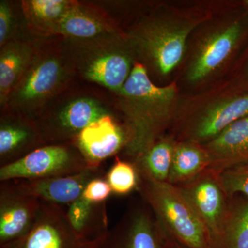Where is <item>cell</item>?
I'll return each instance as SVG.
<instances>
[{"mask_svg":"<svg viewBox=\"0 0 248 248\" xmlns=\"http://www.w3.org/2000/svg\"><path fill=\"white\" fill-rule=\"evenodd\" d=\"M210 156V169L216 172L248 161V115L202 145Z\"/></svg>","mask_w":248,"mask_h":248,"instance_id":"cell-13","label":"cell"},{"mask_svg":"<svg viewBox=\"0 0 248 248\" xmlns=\"http://www.w3.org/2000/svg\"><path fill=\"white\" fill-rule=\"evenodd\" d=\"M176 143L169 138H160L153 146L135 161L137 170L155 180L168 182Z\"/></svg>","mask_w":248,"mask_h":248,"instance_id":"cell-23","label":"cell"},{"mask_svg":"<svg viewBox=\"0 0 248 248\" xmlns=\"http://www.w3.org/2000/svg\"><path fill=\"white\" fill-rule=\"evenodd\" d=\"M134 65L130 52L115 48L99 54L90 60L84 73L90 81L117 93L131 74Z\"/></svg>","mask_w":248,"mask_h":248,"instance_id":"cell-14","label":"cell"},{"mask_svg":"<svg viewBox=\"0 0 248 248\" xmlns=\"http://www.w3.org/2000/svg\"><path fill=\"white\" fill-rule=\"evenodd\" d=\"M12 25V11L6 1L0 3V45L2 46L9 37Z\"/></svg>","mask_w":248,"mask_h":248,"instance_id":"cell-28","label":"cell"},{"mask_svg":"<svg viewBox=\"0 0 248 248\" xmlns=\"http://www.w3.org/2000/svg\"><path fill=\"white\" fill-rule=\"evenodd\" d=\"M17 85L16 98L24 104L42 100L58 87L63 77L58 59L48 57L33 63Z\"/></svg>","mask_w":248,"mask_h":248,"instance_id":"cell-15","label":"cell"},{"mask_svg":"<svg viewBox=\"0 0 248 248\" xmlns=\"http://www.w3.org/2000/svg\"><path fill=\"white\" fill-rule=\"evenodd\" d=\"M117 94L126 122L125 151L136 161L161 138L169 125L177 104V86L153 84L146 68L137 62Z\"/></svg>","mask_w":248,"mask_h":248,"instance_id":"cell-1","label":"cell"},{"mask_svg":"<svg viewBox=\"0 0 248 248\" xmlns=\"http://www.w3.org/2000/svg\"><path fill=\"white\" fill-rule=\"evenodd\" d=\"M111 32L110 27L95 15L73 1L55 26L53 33L73 38L93 39Z\"/></svg>","mask_w":248,"mask_h":248,"instance_id":"cell-22","label":"cell"},{"mask_svg":"<svg viewBox=\"0 0 248 248\" xmlns=\"http://www.w3.org/2000/svg\"><path fill=\"white\" fill-rule=\"evenodd\" d=\"M217 174L228 198L239 194L248 197V161L217 172Z\"/></svg>","mask_w":248,"mask_h":248,"instance_id":"cell-26","label":"cell"},{"mask_svg":"<svg viewBox=\"0 0 248 248\" xmlns=\"http://www.w3.org/2000/svg\"><path fill=\"white\" fill-rule=\"evenodd\" d=\"M248 115V94L218 101L205 108L196 121L191 130V141L202 145L208 143Z\"/></svg>","mask_w":248,"mask_h":248,"instance_id":"cell-12","label":"cell"},{"mask_svg":"<svg viewBox=\"0 0 248 248\" xmlns=\"http://www.w3.org/2000/svg\"><path fill=\"white\" fill-rule=\"evenodd\" d=\"M91 169L76 148L52 143L42 146L22 159L0 167V182L36 180L72 175Z\"/></svg>","mask_w":248,"mask_h":248,"instance_id":"cell-4","label":"cell"},{"mask_svg":"<svg viewBox=\"0 0 248 248\" xmlns=\"http://www.w3.org/2000/svg\"><path fill=\"white\" fill-rule=\"evenodd\" d=\"M112 190L105 175L92 179L85 187L81 197L92 203H106Z\"/></svg>","mask_w":248,"mask_h":248,"instance_id":"cell-27","label":"cell"},{"mask_svg":"<svg viewBox=\"0 0 248 248\" xmlns=\"http://www.w3.org/2000/svg\"><path fill=\"white\" fill-rule=\"evenodd\" d=\"M67 207V220L81 239L94 241L107 236L110 229L106 203H92L81 197Z\"/></svg>","mask_w":248,"mask_h":248,"instance_id":"cell-17","label":"cell"},{"mask_svg":"<svg viewBox=\"0 0 248 248\" xmlns=\"http://www.w3.org/2000/svg\"><path fill=\"white\" fill-rule=\"evenodd\" d=\"M245 4H246L248 7V1H245Z\"/></svg>","mask_w":248,"mask_h":248,"instance_id":"cell-29","label":"cell"},{"mask_svg":"<svg viewBox=\"0 0 248 248\" xmlns=\"http://www.w3.org/2000/svg\"><path fill=\"white\" fill-rule=\"evenodd\" d=\"M126 143V131L108 114L90 124L76 138V146L91 169H99L104 160L118 153Z\"/></svg>","mask_w":248,"mask_h":248,"instance_id":"cell-10","label":"cell"},{"mask_svg":"<svg viewBox=\"0 0 248 248\" xmlns=\"http://www.w3.org/2000/svg\"><path fill=\"white\" fill-rule=\"evenodd\" d=\"M138 172L139 190L161 230L187 248H213L210 232L179 186Z\"/></svg>","mask_w":248,"mask_h":248,"instance_id":"cell-2","label":"cell"},{"mask_svg":"<svg viewBox=\"0 0 248 248\" xmlns=\"http://www.w3.org/2000/svg\"><path fill=\"white\" fill-rule=\"evenodd\" d=\"M32 52L27 45L11 43L0 55V102L4 104L31 63Z\"/></svg>","mask_w":248,"mask_h":248,"instance_id":"cell-21","label":"cell"},{"mask_svg":"<svg viewBox=\"0 0 248 248\" xmlns=\"http://www.w3.org/2000/svg\"><path fill=\"white\" fill-rule=\"evenodd\" d=\"M179 248V247H175V248Z\"/></svg>","mask_w":248,"mask_h":248,"instance_id":"cell-30","label":"cell"},{"mask_svg":"<svg viewBox=\"0 0 248 248\" xmlns=\"http://www.w3.org/2000/svg\"><path fill=\"white\" fill-rule=\"evenodd\" d=\"M102 176L104 172L99 168L63 177L12 182L23 193L42 202L67 206L81 197L89 182Z\"/></svg>","mask_w":248,"mask_h":248,"instance_id":"cell-11","label":"cell"},{"mask_svg":"<svg viewBox=\"0 0 248 248\" xmlns=\"http://www.w3.org/2000/svg\"><path fill=\"white\" fill-rule=\"evenodd\" d=\"M213 248H248V197L229 198Z\"/></svg>","mask_w":248,"mask_h":248,"instance_id":"cell-19","label":"cell"},{"mask_svg":"<svg viewBox=\"0 0 248 248\" xmlns=\"http://www.w3.org/2000/svg\"><path fill=\"white\" fill-rule=\"evenodd\" d=\"M104 238L94 241L81 239L70 226L63 206L42 202L29 232L0 248H98Z\"/></svg>","mask_w":248,"mask_h":248,"instance_id":"cell-5","label":"cell"},{"mask_svg":"<svg viewBox=\"0 0 248 248\" xmlns=\"http://www.w3.org/2000/svg\"><path fill=\"white\" fill-rule=\"evenodd\" d=\"M179 187L210 232L213 248L229 200L218 182L217 172L207 170Z\"/></svg>","mask_w":248,"mask_h":248,"instance_id":"cell-7","label":"cell"},{"mask_svg":"<svg viewBox=\"0 0 248 248\" xmlns=\"http://www.w3.org/2000/svg\"><path fill=\"white\" fill-rule=\"evenodd\" d=\"M151 213L145 205H133L98 248H164L161 228Z\"/></svg>","mask_w":248,"mask_h":248,"instance_id":"cell-6","label":"cell"},{"mask_svg":"<svg viewBox=\"0 0 248 248\" xmlns=\"http://www.w3.org/2000/svg\"><path fill=\"white\" fill-rule=\"evenodd\" d=\"M240 21L217 28L199 44L187 71V79L197 83L208 78L226 62L244 32Z\"/></svg>","mask_w":248,"mask_h":248,"instance_id":"cell-8","label":"cell"},{"mask_svg":"<svg viewBox=\"0 0 248 248\" xmlns=\"http://www.w3.org/2000/svg\"><path fill=\"white\" fill-rule=\"evenodd\" d=\"M197 24L180 18L151 19L134 34V43L156 71L166 76L182 61L188 36Z\"/></svg>","mask_w":248,"mask_h":248,"instance_id":"cell-3","label":"cell"},{"mask_svg":"<svg viewBox=\"0 0 248 248\" xmlns=\"http://www.w3.org/2000/svg\"><path fill=\"white\" fill-rule=\"evenodd\" d=\"M210 166V156L202 144L192 141L176 143L168 182L173 185L190 182Z\"/></svg>","mask_w":248,"mask_h":248,"instance_id":"cell-20","label":"cell"},{"mask_svg":"<svg viewBox=\"0 0 248 248\" xmlns=\"http://www.w3.org/2000/svg\"><path fill=\"white\" fill-rule=\"evenodd\" d=\"M73 2L65 0H32L24 4V10L32 22L53 33L55 26Z\"/></svg>","mask_w":248,"mask_h":248,"instance_id":"cell-24","label":"cell"},{"mask_svg":"<svg viewBox=\"0 0 248 248\" xmlns=\"http://www.w3.org/2000/svg\"><path fill=\"white\" fill-rule=\"evenodd\" d=\"M107 115L97 102L88 98L77 99L68 104L55 118L53 124L45 128L50 140L75 138L85 128Z\"/></svg>","mask_w":248,"mask_h":248,"instance_id":"cell-16","label":"cell"},{"mask_svg":"<svg viewBox=\"0 0 248 248\" xmlns=\"http://www.w3.org/2000/svg\"><path fill=\"white\" fill-rule=\"evenodd\" d=\"M105 179L117 195H125L138 187L139 174L135 164L116 158Z\"/></svg>","mask_w":248,"mask_h":248,"instance_id":"cell-25","label":"cell"},{"mask_svg":"<svg viewBox=\"0 0 248 248\" xmlns=\"http://www.w3.org/2000/svg\"><path fill=\"white\" fill-rule=\"evenodd\" d=\"M42 201L23 193L12 181L0 184V246L19 239L33 226Z\"/></svg>","mask_w":248,"mask_h":248,"instance_id":"cell-9","label":"cell"},{"mask_svg":"<svg viewBox=\"0 0 248 248\" xmlns=\"http://www.w3.org/2000/svg\"><path fill=\"white\" fill-rule=\"evenodd\" d=\"M42 136L32 124L5 121L0 127V167L22 159L37 146Z\"/></svg>","mask_w":248,"mask_h":248,"instance_id":"cell-18","label":"cell"}]
</instances>
